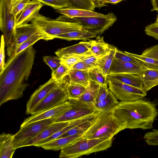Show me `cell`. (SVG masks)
I'll list each match as a JSON object with an SVG mask.
<instances>
[{
  "label": "cell",
  "mask_w": 158,
  "mask_h": 158,
  "mask_svg": "<svg viewBox=\"0 0 158 158\" xmlns=\"http://www.w3.org/2000/svg\"><path fill=\"white\" fill-rule=\"evenodd\" d=\"M89 55H91L83 54L71 56L64 59H61V63L71 69L75 64Z\"/></svg>",
  "instance_id": "cell-41"
},
{
  "label": "cell",
  "mask_w": 158,
  "mask_h": 158,
  "mask_svg": "<svg viewBox=\"0 0 158 158\" xmlns=\"http://www.w3.org/2000/svg\"><path fill=\"white\" fill-rule=\"evenodd\" d=\"M106 77L107 80L124 83L143 90V83L137 74L124 73L114 74L108 75Z\"/></svg>",
  "instance_id": "cell-19"
},
{
  "label": "cell",
  "mask_w": 158,
  "mask_h": 158,
  "mask_svg": "<svg viewBox=\"0 0 158 158\" xmlns=\"http://www.w3.org/2000/svg\"><path fill=\"white\" fill-rule=\"evenodd\" d=\"M14 135L3 133L0 135V157L11 158L15 152L14 148Z\"/></svg>",
  "instance_id": "cell-22"
},
{
  "label": "cell",
  "mask_w": 158,
  "mask_h": 158,
  "mask_svg": "<svg viewBox=\"0 0 158 158\" xmlns=\"http://www.w3.org/2000/svg\"><path fill=\"white\" fill-rule=\"evenodd\" d=\"M70 70L67 66L62 64L56 70L52 72L51 78L58 82H61L68 75Z\"/></svg>",
  "instance_id": "cell-39"
},
{
  "label": "cell",
  "mask_w": 158,
  "mask_h": 158,
  "mask_svg": "<svg viewBox=\"0 0 158 158\" xmlns=\"http://www.w3.org/2000/svg\"><path fill=\"white\" fill-rule=\"evenodd\" d=\"M70 122H54L44 129L35 137L26 141L20 144L17 149L26 146H33L37 143L47 139L67 126Z\"/></svg>",
  "instance_id": "cell-17"
},
{
  "label": "cell",
  "mask_w": 158,
  "mask_h": 158,
  "mask_svg": "<svg viewBox=\"0 0 158 158\" xmlns=\"http://www.w3.org/2000/svg\"><path fill=\"white\" fill-rule=\"evenodd\" d=\"M57 12L70 18L75 17H102L105 15L85 9L67 7L59 9Z\"/></svg>",
  "instance_id": "cell-23"
},
{
  "label": "cell",
  "mask_w": 158,
  "mask_h": 158,
  "mask_svg": "<svg viewBox=\"0 0 158 158\" xmlns=\"http://www.w3.org/2000/svg\"><path fill=\"white\" fill-rule=\"evenodd\" d=\"M141 55L158 60V44L146 48Z\"/></svg>",
  "instance_id": "cell-44"
},
{
  "label": "cell",
  "mask_w": 158,
  "mask_h": 158,
  "mask_svg": "<svg viewBox=\"0 0 158 158\" xmlns=\"http://www.w3.org/2000/svg\"><path fill=\"white\" fill-rule=\"evenodd\" d=\"M144 70L133 63L121 60L114 58L109 69L108 75L123 73L137 75L141 73Z\"/></svg>",
  "instance_id": "cell-18"
},
{
  "label": "cell",
  "mask_w": 158,
  "mask_h": 158,
  "mask_svg": "<svg viewBox=\"0 0 158 158\" xmlns=\"http://www.w3.org/2000/svg\"><path fill=\"white\" fill-rule=\"evenodd\" d=\"M117 48L110 45V47L106 53L102 57L98 59V68L106 77L108 75L110 68L114 58Z\"/></svg>",
  "instance_id": "cell-26"
},
{
  "label": "cell",
  "mask_w": 158,
  "mask_h": 158,
  "mask_svg": "<svg viewBox=\"0 0 158 158\" xmlns=\"http://www.w3.org/2000/svg\"><path fill=\"white\" fill-rule=\"evenodd\" d=\"M124 0H99L94 2L96 7H101L108 3L115 4Z\"/></svg>",
  "instance_id": "cell-49"
},
{
  "label": "cell",
  "mask_w": 158,
  "mask_h": 158,
  "mask_svg": "<svg viewBox=\"0 0 158 158\" xmlns=\"http://www.w3.org/2000/svg\"><path fill=\"white\" fill-rule=\"evenodd\" d=\"M5 43L3 35L1 36V47L0 50V72L4 69L6 63L5 62Z\"/></svg>",
  "instance_id": "cell-46"
},
{
  "label": "cell",
  "mask_w": 158,
  "mask_h": 158,
  "mask_svg": "<svg viewBox=\"0 0 158 158\" xmlns=\"http://www.w3.org/2000/svg\"><path fill=\"white\" fill-rule=\"evenodd\" d=\"M55 118H49L38 121L20 127L19 131L14 135V148L22 143L37 136L44 129L55 122Z\"/></svg>",
  "instance_id": "cell-9"
},
{
  "label": "cell",
  "mask_w": 158,
  "mask_h": 158,
  "mask_svg": "<svg viewBox=\"0 0 158 158\" xmlns=\"http://www.w3.org/2000/svg\"><path fill=\"white\" fill-rule=\"evenodd\" d=\"M93 67L87 64L82 61H80L75 64L71 68V69H76L81 70L89 71Z\"/></svg>",
  "instance_id": "cell-48"
},
{
  "label": "cell",
  "mask_w": 158,
  "mask_h": 158,
  "mask_svg": "<svg viewBox=\"0 0 158 158\" xmlns=\"http://www.w3.org/2000/svg\"><path fill=\"white\" fill-rule=\"evenodd\" d=\"M118 99L109 89L106 97L100 102L93 104L95 109L100 112H106L111 110L119 103Z\"/></svg>",
  "instance_id": "cell-28"
},
{
  "label": "cell",
  "mask_w": 158,
  "mask_h": 158,
  "mask_svg": "<svg viewBox=\"0 0 158 158\" xmlns=\"http://www.w3.org/2000/svg\"><path fill=\"white\" fill-rule=\"evenodd\" d=\"M95 118L81 123L62 135L57 138L76 134H83L90 127Z\"/></svg>",
  "instance_id": "cell-32"
},
{
  "label": "cell",
  "mask_w": 158,
  "mask_h": 158,
  "mask_svg": "<svg viewBox=\"0 0 158 158\" xmlns=\"http://www.w3.org/2000/svg\"><path fill=\"white\" fill-rule=\"evenodd\" d=\"M144 32L148 35L158 40V25L154 23L149 25L145 27Z\"/></svg>",
  "instance_id": "cell-45"
},
{
  "label": "cell",
  "mask_w": 158,
  "mask_h": 158,
  "mask_svg": "<svg viewBox=\"0 0 158 158\" xmlns=\"http://www.w3.org/2000/svg\"><path fill=\"white\" fill-rule=\"evenodd\" d=\"M110 46V45L104 41L103 36L98 35L95 40H93L90 51L92 54L99 59L106 53Z\"/></svg>",
  "instance_id": "cell-29"
},
{
  "label": "cell",
  "mask_w": 158,
  "mask_h": 158,
  "mask_svg": "<svg viewBox=\"0 0 158 158\" xmlns=\"http://www.w3.org/2000/svg\"><path fill=\"white\" fill-rule=\"evenodd\" d=\"M114 58L123 61L133 63L144 69L148 68L140 60L128 54L126 51H122L117 48Z\"/></svg>",
  "instance_id": "cell-33"
},
{
  "label": "cell",
  "mask_w": 158,
  "mask_h": 158,
  "mask_svg": "<svg viewBox=\"0 0 158 158\" xmlns=\"http://www.w3.org/2000/svg\"><path fill=\"white\" fill-rule=\"evenodd\" d=\"M109 91L107 85H100L93 104L104 99L107 96Z\"/></svg>",
  "instance_id": "cell-43"
},
{
  "label": "cell",
  "mask_w": 158,
  "mask_h": 158,
  "mask_svg": "<svg viewBox=\"0 0 158 158\" xmlns=\"http://www.w3.org/2000/svg\"><path fill=\"white\" fill-rule=\"evenodd\" d=\"M71 106L68 100L53 108L41 113L32 115L26 118L21 124L20 127L39 120L56 118L60 117L68 110Z\"/></svg>",
  "instance_id": "cell-14"
},
{
  "label": "cell",
  "mask_w": 158,
  "mask_h": 158,
  "mask_svg": "<svg viewBox=\"0 0 158 158\" xmlns=\"http://www.w3.org/2000/svg\"><path fill=\"white\" fill-rule=\"evenodd\" d=\"M89 71L70 69L68 75L69 83L77 84L87 87L90 82Z\"/></svg>",
  "instance_id": "cell-27"
},
{
  "label": "cell",
  "mask_w": 158,
  "mask_h": 158,
  "mask_svg": "<svg viewBox=\"0 0 158 158\" xmlns=\"http://www.w3.org/2000/svg\"><path fill=\"white\" fill-rule=\"evenodd\" d=\"M99 85L90 80L89 85L77 99L87 104L93 105Z\"/></svg>",
  "instance_id": "cell-31"
},
{
  "label": "cell",
  "mask_w": 158,
  "mask_h": 158,
  "mask_svg": "<svg viewBox=\"0 0 158 158\" xmlns=\"http://www.w3.org/2000/svg\"><path fill=\"white\" fill-rule=\"evenodd\" d=\"M71 107L64 114L55 119V122H70L92 114L96 110L94 105L78 99H69Z\"/></svg>",
  "instance_id": "cell-11"
},
{
  "label": "cell",
  "mask_w": 158,
  "mask_h": 158,
  "mask_svg": "<svg viewBox=\"0 0 158 158\" xmlns=\"http://www.w3.org/2000/svg\"><path fill=\"white\" fill-rule=\"evenodd\" d=\"M83 135L78 134L57 138L44 144L41 147L46 150H61L82 137Z\"/></svg>",
  "instance_id": "cell-20"
},
{
  "label": "cell",
  "mask_w": 158,
  "mask_h": 158,
  "mask_svg": "<svg viewBox=\"0 0 158 158\" xmlns=\"http://www.w3.org/2000/svg\"><path fill=\"white\" fill-rule=\"evenodd\" d=\"M56 19L65 21L79 22L82 25V29L100 35L111 27L117 19L113 13L109 12L102 17L70 18L62 15Z\"/></svg>",
  "instance_id": "cell-6"
},
{
  "label": "cell",
  "mask_w": 158,
  "mask_h": 158,
  "mask_svg": "<svg viewBox=\"0 0 158 158\" xmlns=\"http://www.w3.org/2000/svg\"><path fill=\"white\" fill-rule=\"evenodd\" d=\"M86 87L77 84L69 83L67 88L69 99H77L85 90Z\"/></svg>",
  "instance_id": "cell-35"
},
{
  "label": "cell",
  "mask_w": 158,
  "mask_h": 158,
  "mask_svg": "<svg viewBox=\"0 0 158 158\" xmlns=\"http://www.w3.org/2000/svg\"><path fill=\"white\" fill-rule=\"evenodd\" d=\"M90 80L100 85H107V77L105 76L98 67H94L89 71Z\"/></svg>",
  "instance_id": "cell-34"
},
{
  "label": "cell",
  "mask_w": 158,
  "mask_h": 158,
  "mask_svg": "<svg viewBox=\"0 0 158 158\" xmlns=\"http://www.w3.org/2000/svg\"><path fill=\"white\" fill-rule=\"evenodd\" d=\"M91 1L93 2H95L96 1H98L99 0H90Z\"/></svg>",
  "instance_id": "cell-52"
},
{
  "label": "cell",
  "mask_w": 158,
  "mask_h": 158,
  "mask_svg": "<svg viewBox=\"0 0 158 158\" xmlns=\"http://www.w3.org/2000/svg\"><path fill=\"white\" fill-rule=\"evenodd\" d=\"M30 22L41 28L53 39L57 35L82 29V25L79 22L53 19L40 14Z\"/></svg>",
  "instance_id": "cell-5"
},
{
  "label": "cell",
  "mask_w": 158,
  "mask_h": 158,
  "mask_svg": "<svg viewBox=\"0 0 158 158\" xmlns=\"http://www.w3.org/2000/svg\"><path fill=\"white\" fill-rule=\"evenodd\" d=\"M42 30L32 23L15 27L14 37L11 43L7 47V54L11 56L23 42L37 32Z\"/></svg>",
  "instance_id": "cell-12"
},
{
  "label": "cell",
  "mask_w": 158,
  "mask_h": 158,
  "mask_svg": "<svg viewBox=\"0 0 158 158\" xmlns=\"http://www.w3.org/2000/svg\"><path fill=\"white\" fill-rule=\"evenodd\" d=\"M56 10L67 7H71V4L67 0H36Z\"/></svg>",
  "instance_id": "cell-37"
},
{
  "label": "cell",
  "mask_w": 158,
  "mask_h": 158,
  "mask_svg": "<svg viewBox=\"0 0 158 158\" xmlns=\"http://www.w3.org/2000/svg\"><path fill=\"white\" fill-rule=\"evenodd\" d=\"M137 75L142 80L146 92L158 85V70L148 68Z\"/></svg>",
  "instance_id": "cell-24"
},
{
  "label": "cell",
  "mask_w": 158,
  "mask_h": 158,
  "mask_svg": "<svg viewBox=\"0 0 158 158\" xmlns=\"http://www.w3.org/2000/svg\"><path fill=\"white\" fill-rule=\"evenodd\" d=\"M92 42L93 40L89 41L80 42L72 46L59 49L55 53L61 60L76 55H91L92 54L90 51V48Z\"/></svg>",
  "instance_id": "cell-15"
},
{
  "label": "cell",
  "mask_w": 158,
  "mask_h": 158,
  "mask_svg": "<svg viewBox=\"0 0 158 158\" xmlns=\"http://www.w3.org/2000/svg\"><path fill=\"white\" fill-rule=\"evenodd\" d=\"M31 0H11V13L17 16L27 6Z\"/></svg>",
  "instance_id": "cell-38"
},
{
  "label": "cell",
  "mask_w": 158,
  "mask_h": 158,
  "mask_svg": "<svg viewBox=\"0 0 158 158\" xmlns=\"http://www.w3.org/2000/svg\"><path fill=\"white\" fill-rule=\"evenodd\" d=\"M81 61L93 67H97L98 66V59L93 54L87 56Z\"/></svg>",
  "instance_id": "cell-47"
},
{
  "label": "cell",
  "mask_w": 158,
  "mask_h": 158,
  "mask_svg": "<svg viewBox=\"0 0 158 158\" xmlns=\"http://www.w3.org/2000/svg\"><path fill=\"white\" fill-rule=\"evenodd\" d=\"M156 10L157 11L158 14H157L156 20V22L154 23L156 25H158V9H157Z\"/></svg>",
  "instance_id": "cell-51"
},
{
  "label": "cell",
  "mask_w": 158,
  "mask_h": 158,
  "mask_svg": "<svg viewBox=\"0 0 158 158\" xmlns=\"http://www.w3.org/2000/svg\"><path fill=\"white\" fill-rule=\"evenodd\" d=\"M107 80L109 89L121 101H133L143 98L147 95V92L139 88L120 82Z\"/></svg>",
  "instance_id": "cell-10"
},
{
  "label": "cell",
  "mask_w": 158,
  "mask_h": 158,
  "mask_svg": "<svg viewBox=\"0 0 158 158\" xmlns=\"http://www.w3.org/2000/svg\"><path fill=\"white\" fill-rule=\"evenodd\" d=\"M61 82H58L51 78L47 82L40 85L31 95L26 105V114H30L48 94L58 87Z\"/></svg>",
  "instance_id": "cell-13"
},
{
  "label": "cell",
  "mask_w": 158,
  "mask_h": 158,
  "mask_svg": "<svg viewBox=\"0 0 158 158\" xmlns=\"http://www.w3.org/2000/svg\"><path fill=\"white\" fill-rule=\"evenodd\" d=\"M152 6V11L156 10L158 9V0H151Z\"/></svg>",
  "instance_id": "cell-50"
},
{
  "label": "cell",
  "mask_w": 158,
  "mask_h": 158,
  "mask_svg": "<svg viewBox=\"0 0 158 158\" xmlns=\"http://www.w3.org/2000/svg\"><path fill=\"white\" fill-rule=\"evenodd\" d=\"M42 3L36 0H31L27 6L17 16L15 22L16 27L28 24L36 18L43 6Z\"/></svg>",
  "instance_id": "cell-16"
},
{
  "label": "cell",
  "mask_w": 158,
  "mask_h": 158,
  "mask_svg": "<svg viewBox=\"0 0 158 158\" xmlns=\"http://www.w3.org/2000/svg\"><path fill=\"white\" fill-rule=\"evenodd\" d=\"M98 35L97 33L95 32L82 29L80 30L57 35L55 37V38L68 41L78 40H86L95 38Z\"/></svg>",
  "instance_id": "cell-25"
},
{
  "label": "cell",
  "mask_w": 158,
  "mask_h": 158,
  "mask_svg": "<svg viewBox=\"0 0 158 158\" xmlns=\"http://www.w3.org/2000/svg\"><path fill=\"white\" fill-rule=\"evenodd\" d=\"M11 0H0V28L7 47L13 40L16 18L11 13Z\"/></svg>",
  "instance_id": "cell-8"
},
{
  "label": "cell",
  "mask_w": 158,
  "mask_h": 158,
  "mask_svg": "<svg viewBox=\"0 0 158 158\" xmlns=\"http://www.w3.org/2000/svg\"><path fill=\"white\" fill-rule=\"evenodd\" d=\"M112 138H88L83 137L61 150L60 158H77L104 151L110 147Z\"/></svg>",
  "instance_id": "cell-4"
},
{
  "label": "cell",
  "mask_w": 158,
  "mask_h": 158,
  "mask_svg": "<svg viewBox=\"0 0 158 158\" xmlns=\"http://www.w3.org/2000/svg\"><path fill=\"white\" fill-rule=\"evenodd\" d=\"M43 60L51 69L52 72L56 70L62 64L61 60L59 57L53 56H45Z\"/></svg>",
  "instance_id": "cell-40"
},
{
  "label": "cell",
  "mask_w": 158,
  "mask_h": 158,
  "mask_svg": "<svg viewBox=\"0 0 158 158\" xmlns=\"http://www.w3.org/2000/svg\"><path fill=\"white\" fill-rule=\"evenodd\" d=\"M126 129L124 123L112 111L99 112L83 136L88 138H112Z\"/></svg>",
  "instance_id": "cell-3"
},
{
  "label": "cell",
  "mask_w": 158,
  "mask_h": 158,
  "mask_svg": "<svg viewBox=\"0 0 158 158\" xmlns=\"http://www.w3.org/2000/svg\"><path fill=\"white\" fill-rule=\"evenodd\" d=\"M95 117V114H93L88 116L71 121L70 122L69 124L67 126L64 128L56 132L50 137L37 143L34 144L33 146L38 147H41L44 144L57 138L62 135L81 123L86 120L94 118Z\"/></svg>",
  "instance_id": "cell-21"
},
{
  "label": "cell",
  "mask_w": 158,
  "mask_h": 158,
  "mask_svg": "<svg viewBox=\"0 0 158 158\" xmlns=\"http://www.w3.org/2000/svg\"><path fill=\"white\" fill-rule=\"evenodd\" d=\"M128 54L142 61L149 69L158 70V60L145 56L131 53L126 51Z\"/></svg>",
  "instance_id": "cell-36"
},
{
  "label": "cell",
  "mask_w": 158,
  "mask_h": 158,
  "mask_svg": "<svg viewBox=\"0 0 158 158\" xmlns=\"http://www.w3.org/2000/svg\"><path fill=\"white\" fill-rule=\"evenodd\" d=\"M145 142L149 145H158V130L153 129L146 133L143 137Z\"/></svg>",
  "instance_id": "cell-42"
},
{
  "label": "cell",
  "mask_w": 158,
  "mask_h": 158,
  "mask_svg": "<svg viewBox=\"0 0 158 158\" xmlns=\"http://www.w3.org/2000/svg\"><path fill=\"white\" fill-rule=\"evenodd\" d=\"M68 76L64 78L60 85L50 92L31 113L36 114L56 107L68 100L67 88L69 84Z\"/></svg>",
  "instance_id": "cell-7"
},
{
  "label": "cell",
  "mask_w": 158,
  "mask_h": 158,
  "mask_svg": "<svg viewBox=\"0 0 158 158\" xmlns=\"http://www.w3.org/2000/svg\"><path fill=\"white\" fill-rule=\"evenodd\" d=\"M42 39L47 41L53 39L42 30L37 32L23 42L13 55H16L19 53L29 47L33 45L37 41Z\"/></svg>",
  "instance_id": "cell-30"
},
{
  "label": "cell",
  "mask_w": 158,
  "mask_h": 158,
  "mask_svg": "<svg viewBox=\"0 0 158 158\" xmlns=\"http://www.w3.org/2000/svg\"><path fill=\"white\" fill-rule=\"evenodd\" d=\"M143 98L120 101L111 110L124 123L126 129L145 130L153 128L158 115L157 103Z\"/></svg>",
  "instance_id": "cell-2"
},
{
  "label": "cell",
  "mask_w": 158,
  "mask_h": 158,
  "mask_svg": "<svg viewBox=\"0 0 158 158\" xmlns=\"http://www.w3.org/2000/svg\"><path fill=\"white\" fill-rule=\"evenodd\" d=\"M31 45L19 53L10 56L0 72V106L10 100L23 97L29 85L28 80L35 57Z\"/></svg>",
  "instance_id": "cell-1"
}]
</instances>
